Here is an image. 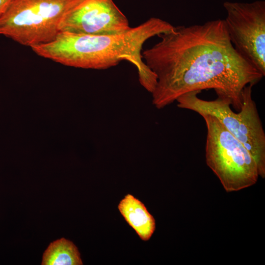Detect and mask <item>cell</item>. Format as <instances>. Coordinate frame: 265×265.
Listing matches in <instances>:
<instances>
[{"instance_id": "obj_1", "label": "cell", "mask_w": 265, "mask_h": 265, "mask_svg": "<svg viewBox=\"0 0 265 265\" xmlns=\"http://www.w3.org/2000/svg\"><path fill=\"white\" fill-rule=\"evenodd\" d=\"M142 51L156 75L152 104L160 109L191 91L213 89L218 97L239 110L241 92L264 76L232 44L224 20L174 27Z\"/></svg>"}, {"instance_id": "obj_2", "label": "cell", "mask_w": 265, "mask_h": 265, "mask_svg": "<svg viewBox=\"0 0 265 265\" xmlns=\"http://www.w3.org/2000/svg\"><path fill=\"white\" fill-rule=\"evenodd\" d=\"M174 26L152 17L119 33L91 35L59 32L52 41L31 47L38 55L64 65L83 69H106L126 60L136 68L140 84L154 91L156 75L144 62L142 47L150 38L169 31Z\"/></svg>"}, {"instance_id": "obj_3", "label": "cell", "mask_w": 265, "mask_h": 265, "mask_svg": "<svg viewBox=\"0 0 265 265\" xmlns=\"http://www.w3.org/2000/svg\"><path fill=\"white\" fill-rule=\"evenodd\" d=\"M254 84L245 86L241 92L242 105L238 112L230 107L225 99L208 101L199 98L200 91L186 93L176 100L177 106L193 111L202 116L216 118L239 141L255 160L259 176L265 177V133L256 103L252 96Z\"/></svg>"}, {"instance_id": "obj_4", "label": "cell", "mask_w": 265, "mask_h": 265, "mask_svg": "<svg viewBox=\"0 0 265 265\" xmlns=\"http://www.w3.org/2000/svg\"><path fill=\"white\" fill-rule=\"evenodd\" d=\"M82 0H11L0 16V35L30 48L53 40L63 18Z\"/></svg>"}, {"instance_id": "obj_5", "label": "cell", "mask_w": 265, "mask_h": 265, "mask_svg": "<svg viewBox=\"0 0 265 265\" xmlns=\"http://www.w3.org/2000/svg\"><path fill=\"white\" fill-rule=\"evenodd\" d=\"M202 117L207 131L206 163L225 190L237 191L255 184L258 169L250 152L216 118L210 115Z\"/></svg>"}, {"instance_id": "obj_6", "label": "cell", "mask_w": 265, "mask_h": 265, "mask_svg": "<svg viewBox=\"0 0 265 265\" xmlns=\"http://www.w3.org/2000/svg\"><path fill=\"white\" fill-rule=\"evenodd\" d=\"M224 20L231 41L236 50L265 75V2L223 4Z\"/></svg>"}, {"instance_id": "obj_7", "label": "cell", "mask_w": 265, "mask_h": 265, "mask_svg": "<svg viewBox=\"0 0 265 265\" xmlns=\"http://www.w3.org/2000/svg\"><path fill=\"white\" fill-rule=\"evenodd\" d=\"M129 22L112 0H82L62 20L60 32L102 35L123 32Z\"/></svg>"}, {"instance_id": "obj_8", "label": "cell", "mask_w": 265, "mask_h": 265, "mask_svg": "<svg viewBox=\"0 0 265 265\" xmlns=\"http://www.w3.org/2000/svg\"><path fill=\"white\" fill-rule=\"evenodd\" d=\"M118 209L142 240L147 241L151 238L156 229L155 220L142 202L127 194L120 201Z\"/></svg>"}, {"instance_id": "obj_9", "label": "cell", "mask_w": 265, "mask_h": 265, "mask_svg": "<svg viewBox=\"0 0 265 265\" xmlns=\"http://www.w3.org/2000/svg\"><path fill=\"white\" fill-rule=\"evenodd\" d=\"M80 253L73 242L64 238L51 243L45 251L42 265H81Z\"/></svg>"}, {"instance_id": "obj_10", "label": "cell", "mask_w": 265, "mask_h": 265, "mask_svg": "<svg viewBox=\"0 0 265 265\" xmlns=\"http://www.w3.org/2000/svg\"><path fill=\"white\" fill-rule=\"evenodd\" d=\"M11 0H0V16L4 11Z\"/></svg>"}]
</instances>
